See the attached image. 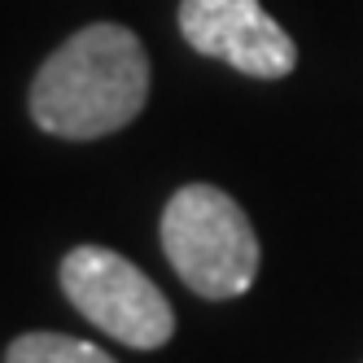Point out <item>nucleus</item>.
I'll return each mask as SVG.
<instances>
[{"instance_id":"nucleus-5","label":"nucleus","mask_w":363,"mask_h":363,"mask_svg":"<svg viewBox=\"0 0 363 363\" xmlns=\"http://www.w3.org/2000/svg\"><path fill=\"white\" fill-rule=\"evenodd\" d=\"M5 363H118V359L66 333H22L9 342Z\"/></svg>"},{"instance_id":"nucleus-1","label":"nucleus","mask_w":363,"mask_h":363,"mask_svg":"<svg viewBox=\"0 0 363 363\" xmlns=\"http://www.w3.org/2000/svg\"><path fill=\"white\" fill-rule=\"evenodd\" d=\"M149 101V57L136 31L92 22L74 31L31 79V118L62 140H96L127 127Z\"/></svg>"},{"instance_id":"nucleus-3","label":"nucleus","mask_w":363,"mask_h":363,"mask_svg":"<svg viewBox=\"0 0 363 363\" xmlns=\"http://www.w3.org/2000/svg\"><path fill=\"white\" fill-rule=\"evenodd\" d=\"M62 294L84 320L132 350H158L175 333V311L132 258L106 245H74L62 258Z\"/></svg>"},{"instance_id":"nucleus-2","label":"nucleus","mask_w":363,"mask_h":363,"mask_svg":"<svg viewBox=\"0 0 363 363\" xmlns=\"http://www.w3.org/2000/svg\"><path fill=\"white\" fill-rule=\"evenodd\" d=\"M162 250L197 298H241L258 276V237L250 215L215 184H184L162 211Z\"/></svg>"},{"instance_id":"nucleus-4","label":"nucleus","mask_w":363,"mask_h":363,"mask_svg":"<svg viewBox=\"0 0 363 363\" xmlns=\"http://www.w3.org/2000/svg\"><path fill=\"white\" fill-rule=\"evenodd\" d=\"M179 35L201 57H219L250 79H284L298 66L289 31L258 0H184Z\"/></svg>"}]
</instances>
